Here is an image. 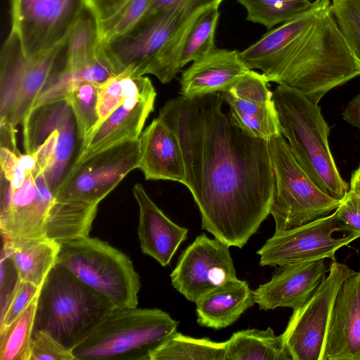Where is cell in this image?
Returning a JSON list of instances; mask_svg holds the SVG:
<instances>
[{"label": "cell", "mask_w": 360, "mask_h": 360, "mask_svg": "<svg viewBox=\"0 0 360 360\" xmlns=\"http://www.w3.org/2000/svg\"><path fill=\"white\" fill-rule=\"evenodd\" d=\"M224 93L169 99L158 118L175 132L201 227L242 248L270 214L275 176L269 141L243 131L223 110Z\"/></svg>", "instance_id": "6da1fadb"}, {"label": "cell", "mask_w": 360, "mask_h": 360, "mask_svg": "<svg viewBox=\"0 0 360 360\" xmlns=\"http://www.w3.org/2000/svg\"><path fill=\"white\" fill-rule=\"evenodd\" d=\"M359 75L360 63L330 6L288 48L269 81L293 88L319 104L331 89Z\"/></svg>", "instance_id": "7a4b0ae2"}, {"label": "cell", "mask_w": 360, "mask_h": 360, "mask_svg": "<svg viewBox=\"0 0 360 360\" xmlns=\"http://www.w3.org/2000/svg\"><path fill=\"white\" fill-rule=\"evenodd\" d=\"M213 6L198 2L176 5L140 22L125 34L102 43L116 73L129 70L136 76L150 74L163 84L169 82L181 69V52L191 25Z\"/></svg>", "instance_id": "3957f363"}, {"label": "cell", "mask_w": 360, "mask_h": 360, "mask_svg": "<svg viewBox=\"0 0 360 360\" xmlns=\"http://www.w3.org/2000/svg\"><path fill=\"white\" fill-rule=\"evenodd\" d=\"M273 99L281 134L297 163L323 192L341 201L349 186L341 176L330 151V127L321 108L285 84L276 86Z\"/></svg>", "instance_id": "277c9868"}, {"label": "cell", "mask_w": 360, "mask_h": 360, "mask_svg": "<svg viewBox=\"0 0 360 360\" xmlns=\"http://www.w3.org/2000/svg\"><path fill=\"white\" fill-rule=\"evenodd\" d=\"M115 307L56 263L39 289L33 332H46L72 351Z\"/></svg>", "instance_id": "5b68a950"}, {"label": "cell", "mask_w": 360, "mask_h": 360, "mask_svg": "<svg viewBox=\"0 0 360 360\" xmlns=\"http://www.w3.org/2000/svg\"><path fill=\"white\" fill-rule=\"evenodd\" d=\"M178 326L159 309L115 307L72 353L75 360H149Z\"/></svg>", "instance_id": "8992f818"}, {"label": "cell", "mask_w": 360, "mask_h": 360, "mask_svg": "<svg viewBox=\"0 0 360 360\" xmlns=\"http://www.w3.org/2000/svg\"><path fill=\"white\" fill-rule=\"evenodd\" d=\"M55 201L33 153H20L13 162L1 168L3 248L46 237V223Z\"/></svg>", "instance_id": "52a82bcc"}, {"label": "cell", "mask_w": 360, "mask_h": 360, "mask_svg": "<svg viewBox=\"0 0 360 360\" xmlns=\"http://www.w3.org/2000/svg\"><path fill=\"white\" fill-rule=\"evenodd\" d=\"M56 263L115 307H137L139 276L130 258L108 243L90 236L60 242Z\"/></svg>", "instance_id": "ba28073f"}, {"label": "cell", "mask_w": 360, "mask_h": 360, "mask_svg": "<svg viewBox=\"0 0 360 360\" xmlns=\"http://www.w3.org/2000/svg\"><path fill=\"white\" fill-rule=\"evenodd\" d=\"M275 176V193L270 214L275 232L287 231L334 212L340 203L323 192L293 157L281 134L269 141Z\"/></svg>", "instance_id": "9c48e42d"}, {"label": "cell", "mask_w": 360, "mask_h": 360, "mask_svg": "<svg viewBox=\"0 0 360 360\" xmlns=\"http://www.w3.org/2000/svg\"><path fill=\"white\" fill-rule=\"evenodd\" d=\"M65 44L29 60L18 34L11 30L0 54V125L16 129L30 113Z\"/></svg>", "instance_id": "30bf717a"}, {"label": "cell", "mask_w": 360, "mask_h": 360, "mask_svg": "<svg viewBox=\"0 0 360 360\" xmlns=\"http://www.w3.org/2000/svg\"><path fill=\"white\" fill-rule=\"evenodd\" d=\"M25 153H33L53 192L70 167L75 120L65 101L34 109L22 122Z\"/></svg>", "instance_id": "8fae6325"}, {"label": "cell", "mask_w": 360, "mask_h": 360, "mask_svg": "<svg viewBox=\"0 0 360 360\" xmlns=\"http://www.w3.org/2000/svg\"><path fill=\"white\" fill-rule=\"evenodd\" d=\"M140 155L139 139L73 162L54 190L55 199L98 205L129 172L139 168Z\"/></svg>", "instance_id": "7c38bea8"}, {"label": "cell", "mask_w": 360, "mask_h": 360, "mask_svg": "<svg viewBox=\"0 0 360 360\" xmlns=\"http://www.w3.org/2000/svg\"><path fill=\"white\" fill-rule=\"evenodd\" d=\"M87 9V0H12L11 30L34 60L64 45Z\"/></svg>", "instance_id": "4fadbf2b"}, {"label": "cell", "mask_w": 360, "mask_h": 360, "mask_svg": "<svg viewBox=\"0 0 360 360\" xmlns=\"http://www.w3.org/2000/svg\"><path fill=\"white\" fill-rule=\"evenodd\" d=\"M328 275L308 301L293 310L284 332V345L292 360H321L330 316L344 281L356 271L332 261Z\"/></svg>", "instance_id": "5bb4252c"}, {"label": "cell", "mask_w": 360, "mask_h": 360, "mask_svg": "<svg viewBox=\"0 0 360 360\" xmlns=\"http://www.w3.org/2000/svg\"><path fill=\"white\" fill-rule=\"evenodd\" d=\"M124 99L80 144L74 162H78L122 142L139 139L149 115L154 110L155 89L150 79L124 70Z\"/></svg>", "instance_id": "9a60e30c"}, {"label": "cell", "mask_w": 360, "mask_h": 360, "mask_svg": "<svg viewBox=\"0 0 360 360\" xmlns=\"http://www.w3.org/2000/svg\"><path fill=\"white\" fill-rule=\"evenodd\" d=\"M340 229L334 212L302 226L275 232L257 251L261 266H283L288 264L330 258L335 252L359 238L354 235L333 238Z\"/></svg>", "instance_id": "2e32d148"}, {"label": "cell", "mask_w": 360, "mask_h": 360, "mask_svg": "<svg viewBox=\"0 0 360 360\" xmlns=\"http://www.w3.org/2000/svg\"><path fill=\"white\" fill-rule=\"evenodd\" d=\"M170 278L179 292L196 303L236 278L229 246L202 233L182 252Z\"/></svg>", "instance_id": "e0dca14e"}, {"label": "cell", "mask_w": 360, "mask_h": 360, "mask_svg": "<svg viewBox=\"0 0 360 360\" xmlns=\"http://www.w3.org/2000/svg\"><path fill=\"white\" fill-rule=\"evenodd\" d=\"M324 259L280 266L269 282L253 290L255 303L264 311L302 307L326 278Z\"/></svg>", "instance_id": "ac0fdd59"}, {"label": "cell", "mask_w": 360, "mask_h": 360, "mask_svg": "<svg viewBox=\"0 0 360 360\" xmlns=\"http://www.w3.org/2000/svg\"><path fill=\"white\" fill-rule=\"evenodd\" d=\"M321 360H360V271L348 277L338 292Z\"/></svg>", "instance_id": "d6986e66"}, {"label": "cell", "mask_w": 360, "mask_h": 360, "mask_svg": "<svg viewBox=\"0 0 360 360\" xmlns=\"http://www.w3.org/2000/svg\"><path fill=\"white\" fill-rule=\"evenodd\" d=\"M250 70L240 52L216 47L193 61L180 78V95L193 98L217 92L226 93Z\"/></svg>", "instance_id": "ffe728a7"}, {"label": "cell", "mask_w": 360, "mask_h": 360, "mask_svg": "<svg viewBox=\"0 0 360 360\" xmlns=\"http://www.w3.org/2000/svg\"><path fill=\"white\" fill-rule=\"evenodd\" d=\"M139 169L146 180H170L184 183L183 153L178 136L164 121L157 117L140 137Z\"/></svg>", "instance_id": "44dd1931"}, {"label": "cell", "mask_w": 360, "mask_h": 360, "mask_svg": "<svg viewBox=\"0 0 360 360\" xmlns=\"http://www.w3.org/2000/svg\"><path fill=\"white\" fill-rule=\"evenodd\" d=\"M132 191L139 208L138 235L141 251L166 266L186 239L188 230L169 219L141 184H136Z\"/></svg>", "instance_id": "7402d4cb"}, {"label": "cell", "mask_w": 360, "mask_h": 360, "mask_svg": "<svg viewBox=\"0 0 360 360\" xmlns=\"http://www.w3.org/2000/svg\"><path fill=\"white\" fill-rule=\"evenodd\" d=\"M330 6V0H315L307 10L270 30L257 41L240 52L243 62L250 70H262L268 77L288 48Z\"/></svg>", "instance_id": "603a6c76"}, {"label": "cell", "mask_w": 360, "mask_h": 360, "mask_svg": "<svg viewBox=\"0 0 360 360\" xmlns=\"http://www.w3.org/2000/svg\"><path fill=\"white\" fill-rule=\"evenodd\" d=\"M197 322L215 330L231 326L255 304L247 281L235 278L209 292L196 303Z\"/></svg>", "instance_id": "cb8c5ba5"}, {"label": "cell", "mask_w": 360, "mask_h": 360, "mask_svg": "<svg viewBox=\"0 0 360 360\" xmlns=\"http://www.w3.org/2000/svg\"><path fill=\"white\" fill-rule=\"evenodd\" d=\"M103 48L89 64L72 70L52 73L39 94L31 112L44 105L63 101L75 88L85 84H101L116 75Z\"/></svg>", "instance_id": "d4e9b609"}, {"label": "cell", "mask_w": 360, "mask_h": 360, "mask_svg": "<svg viewBox=\"0 0 360 360\" xmlns=\"http://www.w3.org/2000/svg\"><path fill=\"white\" fill-rule=\"evenodd\" d=\"M59 249V243L44 237L2 248V253L13 263L19 280L40 287L56 264Z\"/></svg>", "instance_id": "484cf974"}, {"label": "cell", "mask_w": 360, "mask_h": 360, "mask_svg": "<svg viewBox=\"0 0 360 360\" xmlns=\"http://www.w3.org/2000/svg\"><path fill=\"white\" fill-rule=\"evenodd\" d=\"M98 205L56 200L46 223L45 236L59 243L89 236Z\"/></svg>", "instance_id": "4316f807"}, {"label": "cell", "mask_w": 360, "mask_h": 360, "mask_svg": "<svg viewBox=\"0 0 360 360\" xmlns=\"http://www.w3.org/2000/svg\"><path fill=\"white\" fill-rule=\"evenodd\" d=\"M226 342V360H292L282 335L271 328L240 330Z\"/></svg>", "instance_id": "83f0119b"}, {"label": "cell", "mask_w": 360, "mask_h": 360, "mask_svg": "<svg viewBox=\"0 0 360 360\" xmlns=\"http://www.w3.org/2000/svg\"><path fill=\"white\" fill-rule=\"evenodd\" d=\"M224 97L229 105L231 119L247 134L268 141L281 134L274 101L262 105L238 98L229 93H224Z\"/></svg>", "instance_id": "f1b7e54d"}, {"label": "cell", "mask_w": 360, "mask_h": 360, "mask_svg": "<svg viewBox=\"0 0 360 360\" xmlns=\"http://www.w3.org/2000/svg\"><path fill=\"white\" fill-rule=\"evenodd\" d=\"M226 342L194 338L176 332L153 350L149 360H226Z\"/></svg>", "instance_id": "f546056e"}, {"label": "cell", "mask_w": 360, "mask_h": 360, "mask_svg": "<svg viewBox=\"0 0 360 360\" xmlns=\"http://www.w3.org/2000/svg\"><path fill=\"white\" fill-rule=\"evenodd\" d=\"M102 47L98 21L87 9L67 38L63 70H72L89 64L96 58Z\"/></svg>", "instance_id": "4dcf8cb0"}, {"label": "cell", "mask_w": 360, "mask_h": 360, "mask_svg": "<svg viewBox=\"0 0 360 360\" xmlns=\"http://www.w3.org/2000/svg\"><path fill=\"white\" fill-rule=\"evenodd\" d=\"M38 295L12 324L0 328V360H30Z\"/></svg>", "instance_id": "1f68e13d"}, {"label": "cell", "mask_w": 360, "mask_h": 360, "mask_svg": "<svg viewBox=\"0 0 360 360\" xmlns=\"http://www.w3.org/2000/svg\"><path fill=\"white\" fill-rule=\"evenodd\" d=\"M247 11V20L271 30L307 10L310 0H236Z\"/></svg>", "instance_id": "d6a6232c"}, {"label": "cell", "mask_w": 360, "mask_h": 360, "mask_svg": "<svg viewBox=\"0 0 360 360\" xmlns=\"http://www.w3.org/2000/svg\"><path fill=\"white\" fill-rule=\"evenodd\" d=\"M215 4L202 13L191 25L181 52L180 66L195 61L212 51L214 34L219 18V7Z\"/></svg>", "instance_id": "836d02e7"}, {"label": "cell", "mask_w": 360, "mask_h": 360, "mask_svg": "<svg viewBox=\"0 0 360 360\" xmlns=\"http://www.w3.org/2000/svg\"><path fill=\"white\" fill-rule=\"evenodd\" d=\"M98 86L91 83L83 84L70 91L64 99L72 109L80 144L89 138L97 126Z\"/></svg>", "instance_id": "e575fe53"}, {"label": "cell", "mask_w": 360, "mask_h": 360, "mask_svg": "<svg viewBox=\"0 0 360 360\" xmlns=\"http://www.w3.org/2000/svg\"><path fill=\"white\" fill-rule=\"evenodd\" d=\"M152 0H129L117 13L109 18L98 22L102 43L125 34L143 18Z\"/></svg>", "instance_id": "d590c367"}, {"label": "cell", "mask_w": 360, "mask_h": 360, "mask_svg": "<svg viewBox=\"0 0 360 360\" xmlns=\"http://www.w3.org/2000/svg\"><path fill=\"white\" fill-rule=\"evenodd\" d=\"M331 6L342 33L360 63V0H331Z\"/></svg>", "instance_id": "8d00e7d4"}, {"label": "cell", "mask_w": 360, "mask_h": 360, "mask_svg": "<svg viewBox=\"0 0 360 360\" xmlns=\"http://www.w3.org/2000/svg\"><path fill=\"white\" fill-rule=\"evenodd\" d=\"M269 82L264 74L250 70L226 93L242 100L267 105L274 102L273 91L269 88Z\"/></svg>", "instance_id": "74e56055"}, {"label": "cell", "mask_w": 360, "mask_h": 360, "mask_svg": "<svg viewBox=\"0 0 360 360\" xmlns=\"http://www.w3.org/2000/svg\"><path fill=\"white\" fill-rule=\"evenodd\" d=\"M124 76L123 72H120L99 84L97 102L98 121L96 129L124 101Z\"/></svg>", "instance_id": "f35d334b"}, {"label": "cell", "mask_w": 360, "mask_h": 360, "mask_svg": "<svg viewBox=\"0 0 360 360\" xmlns=\"http://www.w3.org/2000/svg\"><path fill=\"white\" fill-rule=\"evenodd\" d=\"M41 287V286H40ZM40 287L33 283L19 280L7 304L1 309L0 328L12 324L25 310Z\"/></svg>", "instance_id": "ab89813d"}, {"label": "cell", "mask_w": 360, "mask_h": 360, "mask_svg": "<svg viewBox=\"0 0 360 360\" xmlns=\"http://www.w3.org/2000/svg\"><path fill=\"white\" fill-rule=\"evenodd\" d=\"M334 214L340 231L360 238V193L349 188Z\"/></svg>", "instance_id": "60d3db41"}, {"label": "cell", "mask_w": 360, "mask_h": 360, "mask_svg": "<svg viewBox=\"0 0 360 360\" xmlns=\"http://www.w3.org/2000/svg\"><path fill=\"white\" fill-rule=\"evenodd\" d=\"M30 360H75L72 351L42 330L34 331Z\"/></svg>", "instance_id": "b9f144b4"}, {"label": "cell", "mask_w": 360, "mask_h": 360, "mask_svg": "<svg viewBox=\"0 0 360 360\" xmlns=\"http://www.w3.org/2000/svg\"><path fill=\"white\" fill-rule=\"evenodd\" d=\"M129 0H87V8L98 22L117 13Z\"/></svg>", "instance_id": "7bdbcfd3"}, {"label": "cell", "mask_w": 360, "mask_h": 360, "mask_svg": "<svg viewBox=\"0 0 360 360\" xmlns=\"http://www.w3.org/2000/svg\"><path fill=\"white\" fill-rule=\"evenodd\" d=\"M223 1L224 0H152L149 8L140 22L144 21L164 11L183 3L192 1L207 5H214L221 4Z\"/></svg>", "instance_id": "ee69618b"}, {"label": "cell", "mask_w": 360, "mask_h": 360, "mask_svg": "<svg viewBox=\"0 0 360 360\" xmlns=\"http://www.w3.org/2000/svg\"><path fill=\"white\" fill-rule=\"evenodd\" d=\"M342 118L345 121L360 129V94L353 98L347 104Z\"/></svg>", "instance_id": "f6af8a7d"}, {"label": "cell", "mask_w": 360, "mask_h": 360, "mask_svg": "<svg viewBox=\"0 0 360 360\" xmlns=\"http://www.w3.org/2000/svg\"><path fill=\"white\" fill-rule=\"evenodd\" d=\"M349 188L360 193V166L352 174Z\"/></svg>", "instance_id": "bcb514c9"}]
</instances>
